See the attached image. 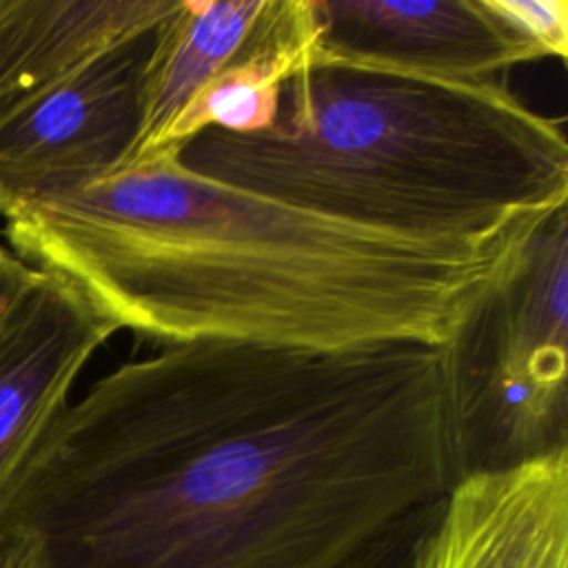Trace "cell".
Returning a JSON list of instances; mask_svg holds the SVG:
<instances>
[{
  "label": "cell",
  "instance_id": "obj_1",
  "mask_svg": "<svg viewBox=\"0 0 568 568\" xmlns=\"http://www.w3.org/2000/svg\"><path fill=\"white\" fill-rule=\"evenodd\" d=\"M446 348L184 342L95 379L0 497L38 568H346L462 477Z\"/></svg>",
  "mask_w": 568,
  "mask_h": 568
},
{
  "label": "cell",
  "instance_id": "obj_2",
  "mask_svg": "<svg viewBox=\"0 0 568 568\" xmlns=\"http://www.w3.org/2000/svg\"><path fill=\"white\" fill-rule=\"evenodd\" d=\"M11 251L158 346L446 348L521 244L415 237L195 175L153 153L4 220Z\"/></svg>",
  "mask_w": 568,
  "mask_h": 568
},
{
  "label": "cell",
  "instance_id": "obj_3",
  "mask_svg": "<svg viewBox=\"0 0 568 568\" xmlns=\"http://www.w3.org/2000/svg\"><path fill=\"white\" fill-rule=\"evenodd\" d=\"M178 160L326 217L473 244H521L568 200L564 118L530 109L508 80L335 62L315 49L268 129H206Z\"/></svg>",
  "mask_w": 568,
  "mask_h": 568
},
{
  "label": "cell",
  "instance_id": "obj_4",
  "mask_svg": "<svg viewBox=\"0 0 568 568\" xmlns=\"http://www.w3.org/2000/svg\"><path fill=\"white\" fill-rule=\"evenodd\" d=\"M462 473L568 448V211L537 226L446 346Z\"/></svg>",
  "mask_w": 568,
  "mask_h": 568
},
{
  "label": "cell",
  "instance_id": "obj_5",
  "mask_svg": "<svg viewBox=\"0 0 568 568\" xmlns=\"http://www.w3.org/2000/svg\"><path fill=\"white\" fill-rule=\"evenodd\" d=\"M138 42L0 118V217L113 171L138 129Z\"/></svg>",
  "mask_w": 568,
  "mask_h": 568
},
{
  "label": "cell",
  "instance_id": "obj_6",
  "mask_svg": "<svg viewBox=\"0 0 568 568\" xmlns=\"http://www.w3.org/2000/svg\"><path fill=\"white\" fill-rule=\"evenodd\" d=\"M315 55L457 80H508L539 51L484 0H315Z\"/></svg>",
  "mask_w": 568,
  "mask_h": 568
},
{
  "label": "cell",
  "instance_id": "obj_7",
  "mask_svg": "<svg viewBox=\"0 0 568 568\" xmlns=\"http://www.w3.org/2000/svg\"><path fill=\"white\" fill-rule=\"evenodd\" d=\"M118 331L80 286L36 268L0 322V497Z\"/></svg>",
  "mask_w": 568,
  "mask_h": 568
},
{
  "label": "cell",
  "instance_id": "obj_8",
  "mask_svg": "<svg viewBox=\"0 0 568 568\" xmlns=\"http://www.w3.org/2000/svg\"><path fill=\"white\" fill-rule=\"evenodd\" d=\"M422 568H568V448L462 475L433 519Z\"/></svg>",
  "mask_w": 568,
  "mask_h": 568
},
{
  "label": "cell",
  "instance_id": "obj_9",
  "mask_svg": "<svg viewBox=\"0 0 568 568\" xmlns=\"http://www.w3.org/2000/svg\"><path fill=\"white\" fill-rule=\"evenodd\" d=\"M178 0H2L0 118L151 38Z\"/></svg>",
  "mask_w": 568,
  "mask_h": 568
},
{
  "label": "cell",
  "instance_id": "obj_10",
  "mask_svg": "<svg viewBox=\"0 0 568 568\" xmlns=\"http://www.w3.org/2000/svg\"><path fill=\"white\" fill-rule=\"evenodd\" d=\"M317 40L315 0H264L240 49L189 100L149 155L180 153L206 129L229 133L268 129L277 118L286 80L306 64Z\"/></svg>",
  "mask_w": 568,
  "mask_h": 568
},
{
  "label": "cell",
  "instance_id": "obj_11",
  "mask_svg": "<svg viewBox=\"0 0 568 568\" xmlns=\"http://www.w3.org/2000/svg\"><path fill=\"white\" fill-rule=\"evenodd\" d=\"M264 0H178L153 29L138 78V129L120 166L146 158L189 100L240 49ZM113 169V171H115Z\"/></svg>",
  "mask_w": 568,
  "mask_h": 568
},
{
  "label": "cell",
  "instance_id": "obj_12",
  "mask_svg": "<svg viewBox=\"0 0 568 568\" xmlns=\"http://www.w3.org/2000/svg\"><path fill=\"white\" fill-rule=\"evenodd\" d=\"M541 58L568 55V0H484Z\"/></svg>",
  "mask_w": 568,
  "mask_h": 568
},
{
  "label": "cell",
  "instance_id": "obj_13",
  "mask_svg": "<svg viewBox=\"0 0 568 568\" xmlns=\"http://www.w3.org/2000/svg\"><path fill=\"white\" fill-rule=\"evenodd\" d=\"M439 506L404 524L402 528L384 537L379 544L368 548L364 555H359L355 561H351L346 568H422L426 535L433 526Z\"/></svg>",
  "mask_w": 568,
  "mask_h": 568
},
{
  "label": "cell",
  "instance_id": "obj_14",
  "mask_svg": "<svg viewBox=\"0 0 568 568\" xmlns=\"http://www.w3.org/2000/svg\"><path fill=\"white\" fill-rule=\"evenodd\" d=\"M36 266L20 260L11 248L0 244V322L18 295L27 288Z\"/></svg>",
  "mask_w": 568,
  "mask_h": 568
},
{
  "label": "cell",
  "instance_id": "obj_15",
  "mask_svg": "<svg viewBox=\"0 0 568 568\" xmlns=\"http://www.w3.org/2000/svg\"><path fill=\"white\" fill-rule=\"evenodd\" d=\"M0 568H38L33 544L20 535H0Z\"/></svg>",
  "mask_w": 568,
  "mask_h": 568
}]
</instances>
